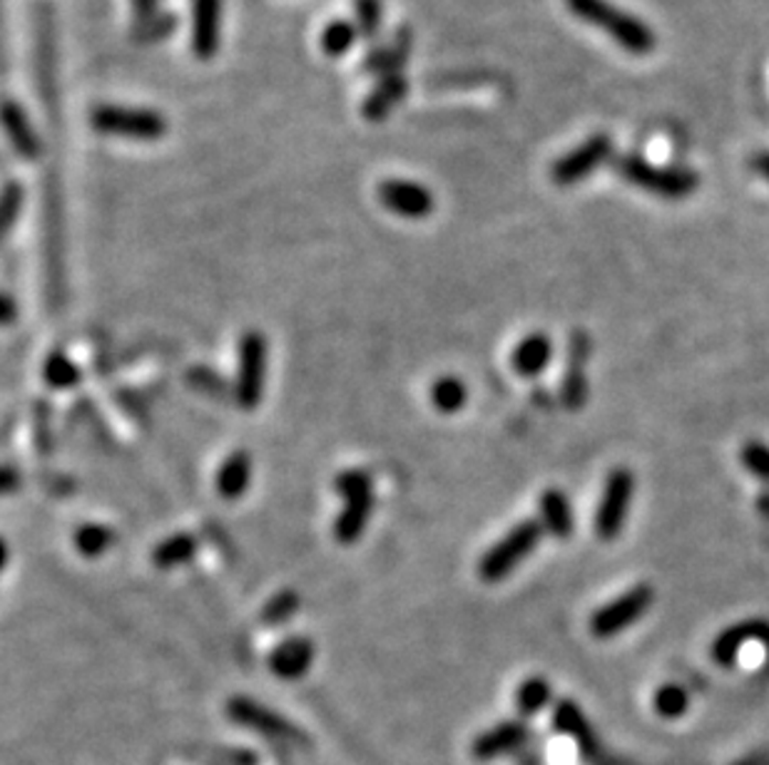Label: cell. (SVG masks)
Wrapping results in <instances>:
<instances>
[{
    "instance_id": "1",
    "label": "cell",
    "mask_w": 769,
    "mask_h": 765,
    "mask_svg": "<svg viewBox=\"0 0 769 765\" xmlns=\"http://www.w3.org/2000/svg\"><path fill=\"white\" fill-rule=\"evenodd\" d=\"M566 8L583 23L603 30L630 55L645 57L657 47L655 30L645 20L625 13L623 8L613 6L610 0H566Z\"/></svg>"
},
{
    "instance_id": "2",
    "label": "cell",
    "mask_w": 769,
    "mask_h": 765,
    "mask_svg": "<svg viewBox=\"0 0 769 765\" xmlns=\"http://www.w3.org/2000/svg\"><path fill=\"white\" fill-rule=\"evenodd\" d=\"M613 169L628 184L663 199H685L699 187V177L689 169L653 164L640 155H618Z\"/></svg>"
},
{
    "instance_id": "3",
    "label": "cell",
    "mask_w": 769,
    "mask_h": 765,
    "mask_svg": "<svg viewBox=\"0 0 769 765\" xmlns=\"http://www.w3.org/2000/svg\"><path fill=\"white\" fill-rule=\"evenodd\" d=\"M540 536H544V524H540L538 520L518 522L513 530L503 534L486 554L481 556L478 562L481 580L491 584L506 580V576L536 550Z\"/></svg>"
},
{
    "instance_id": "4",
    "label": "cell",
    "mask_w": 769,
    "mask_h": 765,
    "mask_svg": "<svg viewBox=\"0 0 769 765\" xmlns=\"http://www.w3.org/2000/svg\"><path fill=\"white\" fill-rule=\"evenodd\" d=\"M91 125L101 135L140 139V142H155L167 135L165 115L140 107L101 105L91 113Z\"/></svg>"
},
{
    "instance_id": "5",
    "label": "cell",
    "mask_w": 769,
    "mask_h": 765,
    "mask_svg": "<svg viewBox=\"0 0 769 765\" xmlns=\"http://www.w3.org/2000/svg\"><path fill=\"white\" fill-rule=\"evenodd\" d=\"M655 602V592L650 584H635L633 589L623 592L615 599L600 606L590 614V634L598 639H610V636L623 634L638 619H643L650 606Z\"/></svg>"
},
{
    "instance_id": "6",
    "label": "cell",
    "mask_w": 769,
    "mask_h": 765,
    "mask_svg": "<svg viewBox=\"0 0 769 765\" xmlns=\"http://www.w3.org/2000/svg\"><path fill=\"white\" fill-rule=\"evenodd\" d=\"M633 492L635 475L630 472L628 467H615V470L608 475L603 495H600V504L593 517V530L603 542L615 540V536L623 532Z\"/></svg>"
},
{
    "instance_id": "7",
    "label": "cell",
    "mask_w": 769,
    "mask_h": 765,
    "mask_svg": "<svg viewBox=\"0 0 769 765\" xmlns=\"http://www.w3.org/2000/svg\"><path fill=\"white\" fill-rule=\"evenodd\" d=\"M264 378H267V338L250 331L240 341V373H236L234 397L244 411H254L262 401Z\"/></svg>"
},
{
    "instance_id": "8",
    "label": "cell",
    "mask_w": 769,
    "mask_h": 765,
    "mask_svg": "<svg viewBox=\"0 0 769 765\" xmlns=\"http://www.w3.org/2000/svg\"><path fill=\"white\" fill-rule=\"evenodd\" d=\"M610 155H613V139L605 132H598L556 159L554 167H550V179L558 187H573L593 174Z\"/></svg>"
},
{
    "instance_id": "9",
    "label": "cell",
    "mask_w": 769,
    "mask_h": 765,
    "mask_svg": "<svg viewBox=\"0 0 769 765\" xmlns=\"http://www.w3.org/2000/svg\"><path fill=\"white\" fill-rule=\"evenodd\" d=\"M379 202L391 214L403 219H426L436 206L429 189L419 182H411V179H387V182H381Z\"/></svg>"
},
{
    "instance_id": "10",
    "label": "cell",
    "mask_w": 769,
    "mask_h": 765,
    "mask_svg": "<svg viewBox=\"0 0 769 765\" xmlns=\"http://www.w3.org/2000/svg\"><path fill=\"white\" fill-rule=\"evenodd\" d=\"M190 45L197 60H212L222 45V0H192Z\"/></svg>"
},
{
    "instance_id": "11",
    "label": "cell",
    "mask_w": 769,
    "mask_h": 765,
    "mask_svg": "<svg viewBox=\"0 0 769 765\" xmlns=\"http://www.w3.org/2000/svg\"><path fill=\"white\" fill-rule=\"evenodd\" d=\"M590 355V341L583 331L570 333V346H568V368L563 375V387H560V395H563V403L570 411H580L586 405L588 397V378H586V361Z\"/></svg>"
},
{
    "instance_id": "12",
    "label": "cell",
    "mask_w": 769,
    "mask_h": 765,
    "mask_svg": "<svg viewBox=\"0 0 769 765\" xmlns=\"http://www.w3.org/2000/svg\"><path fill=\"white\" fill-rule=\"evenodd\" d=\"M411 47H413L411 28L401 25L397 33L387 40V43L369 50V55L364 57V63H361V70L367 75H377V77L397 75V73H401L403 63L409 60Z\"/></svg>"
},
{
    "instance_id": "13",
    "label": "cell",
    "mask_w": 769,
    "mask_h": 765,
    "mask_svg": "<svg viewBox=\"0 0 769 765\" xmlns=\"http://www.w3.org/2000/svg\"><path fill=\"white\" fill-rule=\"evenodd\" d=\"M769 644V624L765 619H747L727 626L713 641V659L723 666H733L747 644Z\"/></svg>"
},
{
    "instance_id": "14",
    "label": "cell",
    "mask_w": 769,
    "mask_h": 765,
    "mask_svg": "<svg viewBox=\"0 0 769 765\" xmlns=\"http://www.w3.org/2000/svg\"><path fill=\"white\" fill-rule=\"evenodd\" d=\"M0 125H3V132L15 149V155H21L23 159L41 157V137L35 135L25 109L15 99H0Z\"/></svg>"
},
{
    "instance_id": "15",
    "label": "cell",
    "mask_w": 769,
    "mask_h": 765,
    "mask_svg": "<svg viewBox=\"0 0 769 765\" xmlns=\"http://www.w3.org/2000/svg\"><path fill=\"white\" fill-rule=\"evenodd\" d=\"M314 661V644L307 636H289L284 639L277 649L270 654V669L280 676V679H299L309 671Z\"/></svg>"
},
{
    "instance_id": "16",
    "label": "cell",
    "mask_w": 769,
    "mask_h": 765,
    "mask_svg": "<svg viewBox=\"0 0 769 765\" xmlns=\"http://www.w3.org/2000/svg\"><path fill=\"white\" fill-rule=\"evenodd\" d=\"M407 95H409V79L401 73L387 75L379 79V85L371 89L367 99H364L361 113L369 123H381V119H387L393 113V107H397Z\"/></svg>"
},
{
    "instance_id": "17",
    "label": "cell",
    "mask_w": 769,
    "mask_h": 765,
    "mask_svg": "<svg viewBox=\"0 0 769 765\" xmlns=\"http://www.w3.org/2000/svg\"><path fill=\"white\" fill-rule=\"evenodd\" d=\"M554 358V343L546 333H530L510 353L513 371L524 378H536L548 368Z\"/></svg>"
},
{
    "instance_id": "18",
    "label": "cell",
    "mask_w": 769,
    "mask_h": 765,
    "mask_svg": "<svg viewBox=\"0 0 769 765\" xmlns=\"http://www.w3.org/2000/svg\"><path fill=\"white\" fill-rule=\"evenodd\" d=\"M540 524L544 530L556 536V540H568L576 530L573 507H570L568 495L558 487H550L540 495Z\"/></svg>"
},
{
    "instance_id": "19",
    "label": "cell",
    "mask_w": 769,
    "mask_h": 765,
    "mask_svg": "<svg viewBox=\"0 0 769 765\" xmlns=\"http://www.w3.org/2000/svg\"><path fill=\"white\" fill-rule=\"evenodd\" d=\"M252 480V457L236 450L222 463L220 472H217V492H220L224 500H236L246 492Z\"/></svg>"
},
{
    "instance_id": "20",
    "label": "cell",
    "mask_w": 769,
    "mask_h": 765,
    "mask_svg": "<svg viewBox=\"0 0 769 765\" xmlns=\"http://www.w3.org/2000/svg\"><path fill=\"white\" fill-rule=\"evenodd\" d=\"M371 510H373V495L361 497V500H349L347 507L341 510V514L337 517V524H334V536H337L341 544L357 542L364 534V530H367Z\"/></svg>"
},
{
    "instance_id": "21",
    "label": "cell",
    "mask_w": 769,
    "mask_h": 765,
    "mask_svg": "<svg viewBox=\"0 0 769 765\" xmlns=\"http://www.w3.org/2000/svg\"><path fill=\"white\" fill-rule=\"evenodd\" d=\"M194 554H197L194 536L187 534V532H177L155 546L152 564L160 566V570H175V566L192 562Z\"/></svg>"
},
{
    "instance_id": "22",
    "label": "cell",
    "mask_w": 769,
    "mask_h": 765,
    "mask_svg": "<svg viewBox=\"0 0 769 765\" xmlns=\"http://www.w3.org/2000/svg\"><path fill=\"white\" fill-rule=\"evenodd\" d=\"M429 397H431V405L436 407L439 413L451 415V413H459L461 407L466 405L468 387L456 375H441L431 383Z\"/></svg>"
},
{
    "instance_id": "23",
    "label": "cell",
    "mask_w": 769,
    "mask_h": 765,
    "mask_svg": "<svg viewBox=\"0 0 769 765\" xmlns=\"http://www.w3.org/2000/svg\"><path fill=\"white\" fill-rule=\"evenodd\" d=\"M232 719H236L244 725H252V729H260L264 733H277V735H292L289 725L282 719H277L272 711L262 709V705L250 703V701H232L230 703Z\"/></svg>"
},
{
    "instance_id": "24",
    "label": "cell",
    "mask_w": 769,
    "mask_h": 765,
    "mask_svg": "<svg viewBox=\"0 0 769 765\" xmlns=\"http://www.w3.org/2000/svg\"><path fill=\"white\" fill-rule=\"evenodd\" d=\"M359 40V30L354 25V20H331V23L324 28L322 33V50L329 57H341L347 55L349 50L357 45Z\"/></svg>"
},
{
    "instance_id": "25",
    "label": "cell",
    "mask_w": 769,
    "mask_h": 765,
    "mask_svg": "<svg viewBox=\"0 0 769 765\" xmlns=\"http://www.w3.org/2000/svg\"><path fill=\"white\" fill-rule=\"evenodd\" d=\"M354 25L359 30V38L369 40H379L381 25H383V8L381 0H354Z\"/></svg>"
},
{
    "instance_id": "26",
    "label": "cell",
    "mask_w": 769,
    "mask_h": 765,
    "mask_svg": "<svg viewBox=\"0 0 769 765\" xmlns=\"http://www.w3.org/2000/svg\"><path fill=\"white\" fill-rule=\"evenodd\" d=\"M113 542L115 534L105 524H83L75 532V550L83 556H101L110 550Z\"/></svg>"
},
{
    "instance_id": "27",
    "label": "cell",
    "mask_w": 769,
    "mask_h": 765,
    "mask_svg": "<svg viewBox=\"0 0 769 765\" xmlns=\"http://www.w3.org/2000/svg\"><path fill=\"white\" fill-rule=\"evenodd\" d=\"M23 199H25V192L21 182H8L3 187V192H0V242L11 234L15 219L21 216Z\"/></svg>"
},
{
    "instance_id": "28",
    "label": "cell",
    "mask_w": 769,
    "mask_h": 765,
    "mask_svg": "<svg viewBox=\"0 0 769 765\" xmlns=\"http://www.w3.org/2000/svg\"><path fill=\"white\" fill-rule=\"evenodd\" d=\"M45 381L53 387H71L81 381V371L65 353H53L45 363Z\"/></svg>"
},
{
    "instance_id": "29",
    "label": "cell",
    "mask_w": 769,
    "mask_h": 765,
    "mask_svg": "<svg viewBox=\"0 0 769 765\" xmlns=\"http://www.w3.org/2000/svg\"><path fill=\"white\" fill-rule=\"evenodd\" d=\"M334 490H337L344 500H361V497H371V475L367 470H347L334 480Z\"/></svg>"
},
{
    "instance_id": "30",
    "label": "cell",
    "mask_w": 769,
    "mask_h": 765,
    "mask_svg": "<svg viewBox=\"0 0 769 765\" xmlns=\"http://www.w3.org/2000/svg\"><path fill=\"white\" fill-rule=\"evenodd\" d=\"M739 460H742L745 470L749 475H755L757 480L769 482V447L759 440L745 443L742 453H739Z\"/></svg>"
},
{
    "instance_id": "31",
    "label": "cell",
    "mask_w": 769,
    "mask_h": 765,
    "mask_svg": "<svg viewBox=\"0 0 769 765\" xmlns=\"http://www.w3.org/2000/svg\"><path fill=\"white\" fill-rule=\"evenodd\" d=\"M297 612H299V594L280 592L277 596H272L267 606L262 609V621L264 624H282Z\"/></svg>"
},
{
    "instance_id": "32",
    "label": "cell",
    "mask_w": 769,
    "mask_h": 765,
    "mask_svg": "<svg viewBox=\"0 0 769 765\" xmlns=\"http://www.w3.org/2000/svg\"><path fill=\"white\" fill-rule=\"evenodd\" d=\"M546 701H548V683H546V679H540V676H534V679H528L524 686H520L518 705L526 713H534L538 709H544Z\"/></svg>"
},
{
    "instance_id": "33",
    "label": "cell",
    "mask_w": 769,
    "mask_h": 765,
    "mask_svg": "<svg viewBox=\"0 0 769 765\" xmlns=\"http://www.w3.org/2000/svg\"><path fill=\"white\" fill-rule=\"evenodd\" d=\"M172 28H175L172 15L157 13L150 20H143L140 23V40H145V43H155V40H162L170 35Z\"/></svg>"
},
{
    "instance_id": "34",
    "label": "cell",
    "mask_w": 769,
    "mask_h": 765,
    "mask_svg": "<svg viewBox=\"0 0 769 765\" xmlns=\"http://www.w3.org/2000/svg\"><path fill=\"white\" fill-rule=\"evenodd\" d=\"M687 705V695L680 686H665L657 693V711L663 715H677L683 713Z\"/></svg>"
},
{
    "instance_id": "35",
    "label": "cell",
    "mask_w": 769,
    "mask_h": 765,
    "mask_svg": "<svg viewBox=\"0 0 769 765\" xmlns=\"http://www.w3.org/2000/svg\"><path fill=\"white\" fill-rule=\"evenodd\" d=\"M518 735H520L518 725H503V729L488 733L486 739H483V741L478 743V751H481V753L501 751L503 745H508V743H513V741H518Z\"/></svg>"
},
{
    "instance_id": "36",
    "label": "cell",
    "mask_w": 769,
    "mask_h": 765,
    "mask_svg": "<svg viewBox=\"0 0 769 765\" xmlns=\"http://www.w3.org/2000/svg\"><path fill=\"white\" fill-rule=\"evenodd\" d=\"M18 480H21V475H18L15 467L0 465V495L13 492L18 487Z\"/></svg>"
},
{
    "instance_id": "37",
    "label": "cell",
    "mask_w": 769,
    "mask_h": 765,
    "mask_svg": "<svg viewBox=\"0 0 769 765\" xmlns=\"http://www.w3.org/2000/svg\"><path fill=\"white\" fill-rule=\"evenodd\" d=\"M18 318V306L8 294L0 291V326H11Z\"/></svg>"
},
{
    "instance_id": "38",
    "label": "cell",
    "mask_w": 769,
    "mask_h": 765,
    "mask_svg": "<svg viewBox=\"0 0 769 765\" xmlns=\"http://www.w3.org/2000/svg\"><path fill=\"white\" fill-rule=\"evenodd\" d=\"M157 6H160V0H133V13L143 23V20L157 15Z\"/></svg>"
},
{
    "instance_id": "39",
    "label": "cell",
    "mask_w": 769,
    "mask_h": 765,
    "mask_svg": "<svg viewBox=\"0 0 769 765\" xmlns=\"http://www.w3.org/2000/svg\"><path fill=\"white\" fill-rule=\"evenodd\" d=\"M752 167H755V172L762 174L767 182H769V152H759L755 159H752Z\"/></svg>"
},
{
    "instance_id": "40",
    "label": "cell",
    "mask_w": 769,
    "mask_h": 765,
    "mask_svg": "<svg viewBox=\"0 0 769 765\" xmlns=\"http://www.w3.org/2000/svg\"><path fill=\"white\" fill-rule=\"evenodd\" d=\"M757 510L762 512L767 520H769V492H762L759 495V500H757Z\"/></svg>"
},
{
    "instance_id": "41",
    "label": "cell",
    "mask_w": 769,
    "mask_h": 765,
    "mask_svg": "<svg viewBox=\"0 0 769 765\" xmlns=\"http://www.w3.org/2000/svg\"><path fill=\"white\" fill-rule=\"evenodd\" d=\"M8 554H11V552H8V544H6L3 536H0V574H3L6 564H8Z\"/></svg>"
}]
</instances>
